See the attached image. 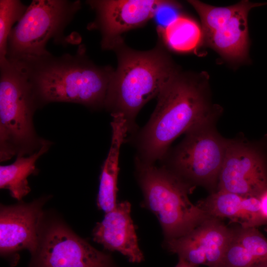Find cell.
<instances>
[{
	"label": "cell",
	"mask_w": 267,
	"mask_h": 267,
	"mask_svg": "<svg viewBox=\"0 0 267 267\" xmlns=\"http://www.w3.org/2000/svg\"><path fill=\"white\" fill-rule=\"evenodd\" d=\"M38 108L31 86L19 66L0 62V161L31 154L47 140L39 138L33 117Z\"/></svg>",
	"instance_id": "obj_5"
},
{
	"label": "cell",
	"mask_w": 267,
	"mask_h": 267,
	"mask_svg": "<svg viewBox=\"0 0 267 267\" xmlns=\"http://www.w3.org/2000/svg\"><path fill=\"white\" fill-rule=\"evenodd\" d=\"M37 267H111L108 255L89 244L65 226L47 231L36 259Z\"/></svg>",
	"instance_id": "obj_11"
},
{
	"label": "cell",
	"mask_w": 267,
	"mask_h": 267,
	"mask_svg": "<svg viewBox=\"0 0 267 267\" xmlns=\"http://www.w3.org/2000/svg\"><path fill=\"white\" fill-rule=\"evenodd\" d=\"M262 216L267 222V189L259 196Z\"/></svg>",
	"instance_id": "obj_24"
},
{
	"label": "cell",
	"mask_w": 267,
	"mask_h": 267,
	"mask_svg": "<svg viewBox=\"0 0 267 267\" xmlns=\"http://www.w3.org/2000/svg\"><path fill=\"white\" fill-rule=\"evenodd\" d=\"M81 7L79 0H33L10 32L6 59L16 61L49 54L46 45L51 39L57 44L70 43L64 31Z\"/></svg>",
	"instance_id": "obj_6"
},
{
	"label": "cell",
	"mask_w": 267,
	"mask_h": 267,
	"mask_svg": "<svg viewBox=\"0 0 267 267\" xmlns=\"http://www.w3.org/2000/svg\"><path fill=\"white\" fill-rule=\"evenodd\" d=\"M199 205L210 217L227 218L244 227H256L266 222L261 214L259 197L217 189Z\"/></svg>",
	"instance_id": "obj_15"
},
{
	"label": "cell",
	"mask_w": 267,
	"mask_h": 267,
	"mask_svg": "<svg viewBox=\"0 0 267 267\" xmlns=\"http://www.w3.org/2000/svg\"><path fill=\"white\" fill-rule=\"evenodd\" d=\"M232 234L220 219L209 217L187 233L168 240L167 248L197 267H220Z\"/></svg>",
	"instance_id": "obj_10"
},
{
	"label": "cell",
	"mask_w": 267,
	"mask_h": 267,
	"mask_svg": "<svg viewBox=\"0 0 267 267\" xmlns=\"http://www.w3.org/2000/svg\"><path fill=\"white\" fill-rule=\"evenodd\" d=\"M157 30L165 46L177 52L195 49L203 38L202 31L197 23L182 15L165 28Z\"/></svg>",
	"instance_id": "obj_18"
},
{
	"label": "cell",
	"mask_w": 267,
	"mask_h": 267,
	"mask_svg": "<svg viewBox=\"0 0 267 267\" xmlns=\"http://www.w3.org/2000/svg\"><path fill=\"white\" fill-rule=\"evenodd\" d=\"M215 121L202 123L185 133L180 143L161 161L162 166L192 186L218 188L228 139L217 132Z\"/></svg>",
	"instance_id": "obj_7"
},
{
	"label": "cell",
	"mask_w": 267,
	"mask_h": 267,
	"mask_svg": "<svg viewBox=\"0 0 267 267\" xmlns=\"http://www.w3.org/2000/svg\"><path fill=\"white\" fill-rule=\"evenodd\" d=\"M130 212L129 202L117 204L96 225L93 230V240L108 250L119 252L130 262L138 263L144 260V257L138 246Z\"/></svg>",
	"instance_id": "obj_13"
},
{
	"label": "cell",
	"mask_w": 267,
	"mask_h": 267,
	"mask_svg": "<svg viewBox=\"0 0 267 267\" xmlns=\"http://www.w3.org/2000/svg\"><path fill=\"white\" fill-rule=\"evenodd\" d=\"M134 163L145 205L157 217L168 240L187 233L210 217L189 200L193 186L173 172L136 158Z\"/></svg>",
	"instance_id": "obj_4"
},
{
	"label": "cell",
	"mask_w": 267,
	"mask_h": 267,
	"mask_svg": "<svg viewBox=\"0 0 267 267\" xmlns=\"http://www.w3.org/2000/svg\"><path fill=\"white\" fill-rule=\"evenodd\" d=\"M113 50L117 67L111 77L104 107L111 115L123 116L131 135L138 130L135 118L140 110L158 96L178 71L161 43L152 49L139 51L123 41Z\"/></svg>",
	"instance_id": "obj_3"
},
{
	"label": "cell",
	"mask_w": 267,
	"mask_h": 267,
	"mask_svg": "<svg viewBox=\"0 0 267 267\" xmlns=\"http://www.w3.org/2000/svg\"><path fill=\"white\" fill-rule=\"evenodd\" d=\"M267 189V166L261 152L245 141L228 139L217 189L259 197Z\"/></svg>",
	"instance_id": "obj_8"
},
{
	"label": "cell",
	"mask_w": 267,
	"mask_h": 267,
	"mask_svg": "<svg viewBox=\"0 0 267 267\" xmlns=\"http://www.w3.org/2000/svg\"><path fill=\"white\" fill-rule=\"evenodd\" d=\"M27 8L19 0H0V62L6 59L7 40L12 26L20 21Z\"/></svg>",
	"instance_id": "obj_20"
},
{
	"label": "cell",
	"mask_w": 267,
	"mask_h": 267,
	"mask_svg": "<svg viewBox=\"0 0 267 267\" xmlns=\"http://www.w3.org/2000/svg\"><path fill=\"white\" fill-rule=\"evenodd\" d=\"M47 141L38 150L28 157L17 156L12 164L0 167V187L8 189L11 196L20 200L30 191L27 178L36 173L37 160L48 149Z\"/></svg>",
	"instance_id": "obj_17"
},
{
	"label": "cell",
	"mask_w": 267,
	"mask_h": 267,
	"mask_svg": "<svg viewBox=\"0 0 267 267\" xmlns=\"http://www.w3.org/2000/svg\"><path fill=\"white\" fill-rule=\"evenodd\" d=\"M156 108L146 124L131 134L135 158L155 164L161 161L178 136L202 123L216 120L220 109L211 105L204 84L178 72L159 93Z\"/></svg>",
	"instance_id": "obj_1"
},
{
	"label": "cell",
	"mask_w": 267,
	"mask_h": 267,
	"mask_svg": "<svg viewBox=\"0 0 267 267\" xmlns=\"http://www.w3.org/2000/svg\"><path fill=\"white\" fill-rule=\"evenodd\" d=\"M175 267H197L190 264L187 262L179 259V261Z\"/></svg>",
	"instance_id": "obj_25"
},
{
	"label": "cell",
	"mask_w": 267,
	"mask_h": 267,
	"mask_svg": "<svg viewBox=\"0 0 267 267\" xmlns=\"http://www.w3.org/2000/svg\"><path fill=\"white\" fill-rule=\"evenodd\" d=\"M267 4L244 0L242 7L212 33L203 36L207 44L225 59L235 62L246 59L249 49L247 17L253 8Z\"/></svg>",
	"instance_id": "obj_14"
},
{
	"label": "cell",
	"mask_w": 267,
	"mask_h": 267,
	"mask_svg": "<svg viewBox=\"0 0 267 267\" xmlns=\"http://www.w3.org/2000/svg\"><path fill=\"white\" fill-rule=\"evenodd\" d=\"M220 267H267V266L261 265L244 247L232 237L225 252Z\"/></svg>",
	"instance_id": "obj_22"
},
{
	"label": "cell",
	"mask_w": 267,
	"mask_h": 267,
	"mask_svg": "<svg viewBox=\"0 0 267 267\" xmlns=\"http://www.w3.org/2000/svg\"><path fill=\"white\" fill-rule=\"evenodd\" d=\"M38 202L25 205L1 206L0 251L6 255L26 249H38V230L41 216Z\"/></svg>",
	"instance_id": "obj_12"
},
{
	"label": "cell",
	"mask_w": 267,
	"mask_h": 267,
	"mask_svg": "<svg viewBox=\"0 0 267 267\" xmlns=\"http://www.w3.org/2000/svg\"><path fill=\"white\" fill-rule=\"evenodd\" d=\"M188 2L200 16L203 36L217 30L230 19L242 7L244 0L225 7L212 6L196 0Z\"/></svg>",
	"instance_id": "obj_19"
},
{
	"label": "cell",
	"mask_w": 267,
	"mask_h": 267,
	"mask_svg": "<svg viewBox=\"0 0 267 267\" xmlns=\"http://www.w3.org/2000/svg\"><path fill=\"white\" fill-rule=\"evenodd\" d=\"M232 229L233 239L261 265L267 266V239L256 227L240 226Z\"/></svg>",
	"instance_id": "obj_21"
},
{
	"label": "cell",
	"mask_w": 267,
	"mask_h": 267,
	"mask_svg": "<svg viewBox=\"0 0 267 267\" xmlns=\"http://www.w3.org/2000/svg\"><path fill=\"white\" fill-rule=\"evenodd\" d=\"M181 5L172 0H163L156 9L154 17L158 24L157 29H164L181 15Z\"/></svg>",
	"instance_id": "obj_23"
},
{
	"label": "cell",
	"mask_w": 267,
	"mask_h": 267,
	"mask_svg": "<svg viewBox=\"0 0 267 267\" xmlns=\"http://www.w3.org/2000/svg\"><path fill=\"white\" fill-rule=\"evenodd\" d=\"M111 116V146L102 168L97 198L98 207L105 213L113 210L117 205L116 196L120 150L128 135L126 121L123 116L116 114Z\"/></svg>",
	"instance_id": "obj_16"
},
{
	"label": "cell",
	"mask_w": 267,
	"mask_h": 267,
	"mask_svg": "<svg viewBox=\"0 0 267 267\" xmlns=\"http://www.w3.org/2000/svg\"><path fill=\"white\" fill-rule=\"evenodd\" d=\"M162 0H90L86 3L94 10L95 20L89 30H98L103 49H112L124 41V33L144 25L153 18Z\"/></svg>",
	"instance_id": "obj_9"
},
{
	"label": "cell",
	"mask_w": 267,
	"mask_h": 267,
	"mask_svg": "<svg viewBox=\"0 0 267 267\" xmlns=\"http://www.w3.org/2000/svg\"><path fill=\"white\" fill-rule=\"evenodd\" d=\"M84 45L75 54L51 53L15 62L29 82L38 107L50 102L79 103L93 109L104 107L114 69L95 64Z\"/></svg>",
	"instance_id": "obj_2"
}]
</instances>
